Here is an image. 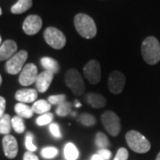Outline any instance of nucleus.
I'll return each instance as SVG.
<instances>
[{"label":"nucleus","mask_w":160,"mask_h":160,"mask_svg":"<svg viewBox=\"0 0 160 160\" xmlns=\"http://www.w3.org/2000/svg\"><path fill=\"white\" fill-rule=\"evenodd\" d=\"M74 25L78 33L84 38L91 39L97 34V28L93 19L85 13H78L74 18Z\"/></svg>","instance_id":"nucleus-1"},{"label":"nucleus","mask_w":160,"mask_h":160,"mask_svg":"<svg viewBox=\"0 0 160 160\" xmlns=\"http://www.w3.org/2000/svg\"><path fill=\"white\" fill-rule=\"evenodd\" d=\"M143 60L149 65H155L160 61V44L154 37H148L142 44Z\"/></svg>","instance_id":"nucleus-2"},{"label":"nucleus","mask_w":160,"mask_h":160,"mask_svg":"<svg viewBox=\"0 0 160 160\" xmlns=\"http://www.w3.org/2000/svg\"><path fill=\"white\" fill-rule=\"evenodd\" d=\"M126 140L130 149L136 153H147L151 147L149 140L135 130L128 132L126 134Z\"/></svg>","instance_id":"nucleus-3"},{"label":"nucleus","mask_w":160,"mask_h":160,"mask_svg":"<svg viewBox=\"0 0 160 160\" xmlns=\"http://www.w3.org/2000/svg\"><path fill=\"white\" fill-rule=\"evenodd\" d=\"M65 84L75 95L81 96L86 91V85L78 70L70 69L65 74Z\"/></svg>","instance_id":"nucleus-4"},{"label":"nucleus","mask_w":160,"mask_h":160,"mask_svg":"<svg viewBox=\"0 0 160 160\" xmlns=\"http://www.w3.org/2000/svg\"><path fill=\"white\" fill-rule=\"evenodd\" d=\"M44 38L47 45L53 49H62L66 45V38L60 29L54 27H48L44 31Z\"/></svg>","instance_id":"nucleus-5"},{"label":"nucleus","mask_w":160,"mask_h":160,"mask_svg":"<svg viewBox=\"0 0 160 160\" xmlns=\"http://www.w3.org/2000/svg\"><path fill=\"white\" fill-rule=\"evenodd\" d=\"M102 123L106 131L109 132L111 136H118L121 130V123L120 118L118 115L113 111H105L102 115Z\"/></svg>","instance_id":"nucleus-6"},{"label":"nucleus","mask_w":160,"mask_h":160,"mask_svg":"<svg viewBox=\"0 0 160 160\" xmlns=\"http://www.w3.org/2000/svg\"><path fill=\"white\" fill-rule=\"evenodd\" d=\"M28 52L21 50L13 54L6 63V70L11 75H16L22 71L28 59Z\"/></svg>","instance_id":"nucleus-7"},{"label":"nucleus","mask_w":160,"mask_h":160,"mask_svg":"<svg viewBox=\"0 0 160 160\" xmlns=\"http://www.w3.org/2000/svg\"><path fill=\"white\" fill-rule=\"evenodd\" d=\"M38 76V70L37 66L33 63H28L24 65L20 72L19 82L23 86H29L34 84Z\"/></svg>","instance_id":"nucleus-8"},{"label":"nucleus","mask_w":160,"mask_h":160,"mask_svg":"<svg viewBox=\"0 0 160 160\" xmlns=\"http://www.w3.org/2000/svg\"><path fill=\"white\" fill-rule=\"evenodd\" d=\"M84 75L92 85L98 84L102 78L101 65L96 60H92L84 67Z\"/></svg>","instance_id":"nucleus-9"},{"label":"nucleus","mask_w":160,"mask_h":160,"mask_svg":"<svg viewBox=\"0 0 160 160\" xmlns=\"http://www.w3.org/2000/svg\"><path fill=\"white\" fill-rule=\"evenodd\" d=\"M126 85V77L121 71L115 70L112 71L109 76L108 87L109 90L113 94H119L124 90Z\"/></svg>","instance_id":"nucleus-10"},{"label":"nucleus","mask_w":160,"mask_h":160,"mask_svg":"<svg viewBox=\"0 0 160 160\" xmlns=\"http://www.w3.org/2000/svg\"><path fill=\"white\" fill-rule=\"evenodd\" d=\"M42 19L38 15L31 14L24 20V22L22 25L23 31L25 34L32 36L37 34L42 28Z\"/></svg>","instance_id":"nucleus-11"},{"label":"nucleus","mask_w":160,"mask_h":160,"mask_svg":"<svg viewBox=\"0 0 160 160\" xmlns=\"http://www.w3.org/2000/svg\"><path fill=\"white\" fill-rule=\"evenodd\" d=\"M4 153L8 158H14L18 154V142L14 136L7 134L2 140Z\"/></svg>","instance_id":"nucleus-12"},{"label":"nucleus","mask_w":160,"mask_h":160,"mask_svg":"<svg viewBox=\"0 0 160 160\" xmlns=\"http://www.w3.org/2000/svg\"><path fill=\"white\" fill-rule=\"evenodd\" d=\"M53 76L54 74L46 70L39 73L35 82L37 91L39 92H45L47 91V89L51 86L52 81L53 79Z\"/></svg>","instance_id":"nucleus-13"},{"label":"nucleus","mask_w":160,"mask_h":160,"mask_svg":"<svg viewBox=\"0 0 160 160\" xmlns=\"http://www.w3.org/2000/svg\"><path fill=\"white\" fill-rule=\"evenodd\" d=\"M17 45L13 40H6L0 46V62L9 60L10 58L16 53Z\"/></svg>","instance_id":"nucleus-14"},{"label":"nucleus","mask_w":160,"mask_h":160,"mask_svg":"<svg viewBox=\"0 0 160 160\" xmlns=\"http://www.w3.org/2000/svg\"><path fill=\"white\" fill-rule=\"evenodd\" d=\"M38 92L37 89H31V88H24L20 89L15 93V99L19 102L22 103H30L34 102L38 98Z\"/></svg>","instance_id":"nucleus-15"},{"label":"nucleus","mask_w":160,"mask_h":160,"mask_svg":"<svg viewBox=\"0 0 160 160\" xmlns=\"http://www.w3.org/2000/svg\"><path fill=\"white\" fill-rule=\"evenodd\" d=\"M86 102L95 109H102L106 104L107 101L102 94L96 92H89L86 96Z\"/></svg>","instance_id":"nucleus-16"},{"label":"nucleus","mask_w":160,"mask_h":160,"mask_svg":"<svg viewBox=\"0 0 160 160\" xmlns=\"http://www.w3.org/2000/svg\"><path fill=\"white\" fill-rule=\"evenodd\" d=\"M41 65L46 71L52 72V74L58 73L60 71V64L56 60L51 57H43L40 61Z\"/></svg>","instance_id":"nucleus-17"},{"label":"nucleus","mask_w":160,"mask_h":160,"mask_svg":"<svg viewBox=\"0 0 160 160\" xmlns=\"http://www.w3.org/2000/svg\"><path fill=\"white\" fill-rule=\"evenodd\" d=\"M14 110H15L17 116L22 118H30L34 114L32 108L29 107L26 103L18 102L14 106Z\"/></svg>","instance_id":"nucleus-18"},{"label":"nucleus","mask_w":160,"mask_h":160,"mask_svg":"<svg viewBox=\"0 0 160 160\" xmlns=\"http://www.w3.org/2000/svg\"><path fill=\"white\" fill-rule=\"evenodd\" d=\"M31 108H32V110H33L34 113L43 115L45 113L49 112V110L52 108V105L46 100L41 99V100H38V101H36L33 103Z\"/></svg>","instance_id":"nucleus-19"},{"label":"nucleus","mask_w":160,"mask_h":160,"mask_svg":"<svg viewBox=\"0 0 160 160\" xmlns=\"http://www.w3.org/2000/svg\"><path fill=\"white\" fill-rule=\"evenodd\" d=\"M32 6V0H18L17 3L11 7V12L13 14H20L28 11Z\"/></svg>","instance_id":"nucleus-20"},{"label":"nucleus","mask_w":160,"mask_h":160,"mask_svg":"<svg viewBox=\"0 0 160 160\" xmlns=\"http://www.w3.org/2000/svg\"><path fill=\"white\" fill-rule=\"evenodd\" d=\"M64 157L66 160H77L79 157V151L74 143L68 142L64 146Z\"/></svg>","instance_id":"nucleus-21"},{"label":"nucleus","mask_w":160,"mask_h":160,"mask_svg":"<svg viewBox=\"0 0 160 160\" xmlns=\"http://www.w3.org/2000/svg\"><path fill=\"white\" fill-rule=\"evenodd\" d=\"M12 129V118L9 114H5L0 118V133L7 135Z\"/></svg>","instance_id":"nucleus-22"},{"label":"nucleus","mask_w":160,"mask_h":160,"mask_svg":"<svg viewBox=\"0 0 160 160\" xmlns=\"http://www.w3.org/2000/svg\"><path fill=\"white\" fill-rule=\"evenodd\" d=\"M95 144L100 149H107L110 145L108 137L102 132H99L96 133V135H95Z\"/></svg>","instance_id":"nucleus-23"},{"label":"nucleus","mask_w":160,"mask_h":160,"mask_svg":"<svg viewBox=\"0 0 160 160\" xmlns=\"http://www.w3.org/2000/svg\"><path fill=\"white\" fill-rule=\"evenodd\" d=\"M12 127L17 133H22L25 131V125L22 118L15 116L12 118Z\"/></svg>","instance_id":"nucleus-24"},{"label":"nucleus","mask_w":160,"mask_h":160,"mask_svg":"<svg viewBox=\"0 0 160 160\" xmlns=\"http://www.w3.org/2000/svg\"><path fill=\"white\" fill-rule=\"evenodd\" d=\"M71 108H72L71 103L66 101L64 102L61 103L60 105H58L57 109H56V114L59 117H66L71 113Z\"/></svg>","instance_id":"nucleus-25"},{"label":"nucleus","mask_w":160,"mask_h":160,"mask_svg":"<svg viewBox=\"0 0 160 160\" xmlns=\"http://www.w3.org/2000/svg\"><path fill=\"white\" fill-rule=\"evenodd\" d=\"M59 154V149L55 147H45L41 150V156L46 159H52Z\"/></svg>","instance_id":"nucleus-26"},{"label":"nucleus","mask_w":160,"mask_h":160,"mask_svg":"<svg viewBox=\"0 0 160 160\" xmlns=\"http://www.w3.org/2000/svg\"><path fill=\"white\" fill-rule=\"evenodd\" d=\"M79 122L85 126H92L96 123V118L89 113H83L80 115Z\"/></svg>","instance_id":"nucleus-27"},{"label":"nucleus","mask_w":160,"mask_h":160,"mask_svg":"<svg viewBox=\"0 0 160 160\" xmlns=\"http://www.w3.org/2000/svg\"><path fill=\"white\" fill-rule=\"evenodd\" d=\"M25 147L28 149V151L30 152H35L38 147L35 145L34 143V134L31 132H28L25 136Z\"/></svg>","instance_id":"nucleus-28"},{"label":"nucleus","mask_w":160,"mask_h":160,"mask_svg":"<svg viewBox=\"0 0 160 160\" xmlns=\"http://www.w3.org/2000/svg\"><path fill=\"white\" fill-rule=\"evenodd\" d=\"M52 120H53V114L51 113V112H48V113L40 115L36 120V123H37L38 126H46L48 124H51Z\"/></svg>","instance_id":"nucleus-29"},{"label":"nucleus","mask_w":160,"mask_h":160,"mask_svg":"<svg viewBox=\"0 0 160 160\" xmlns=\"http://www.w3.org/2000/svg\"><path fill=\"white\" fill-rule=\"evenodd\" d=\"M64 102H66L65 94H56V95H51L48 97V102L51 105H57L58 106Z\"/></svg>","instance_id":"nucleus-30"},{"label":"nucleus","mask_w":160,"mask_h":160,"mask_svg":"<svg viewBox=\"0 0 160 160\" xmlns=\"http://www.w3.org/2000/svg\"><path fill=\"white\" fill-rule=\"evenodd\" d=\"M49 131L53 135V137L57 138V139L62 138V132H61L60 126H59L58 124L51 123L50 126H49Z\"/></svg>","instance_id":"nucleus-31"},{"label":"nucleus","mask_w":160,"mask_h":160,"mask_svg":"<svg viewBox=\"0 0 160 160\" xmlns=\"http://www.w3.org/2000/svg\"><path fill=\"white\" fill-rule=\"evenodd\" d=\"M129 157V153L126 148H120L117 152V155L113 160H127Z\"/></svg>","instance_id":"nucleus-32"},{"label":"nucleus","mask_w":160,"mask_h":160,"mask_svg":"<svg viewBox=\"0 0 160 160\" xmlns=\"http://www.w3.org/2000/svg\"><path fill=\"white\" fill-rule=\"evenodd\" d=\"M97 154L100 155L103 158V160H109L111 158V151L108 149H100Z\"/></svg>","instance_id":"nucleus-33"},{"label":"nucleus","mask_w":160,"mask_h":160,"mask_svg":"<svg viewBox=\"0 0 160 160\" xmlns=\"http://www.w3.org/2000/svg\"><path fill=\"white\" fill-rule=\"evenodd\" d=\"M6 99L2 96H0V118L3 117L5 115L6 111Z\"/></svg>","instance_id":"nucleus-34"},{"label":"nucleus","mask_w":160,"mask_h":160,"mask_svg":"<svg viewBox=\"0 0 160 160\" xmlns=\"http://www.w3.org/2000/svg\"><path fill=\"white\" fill-rule=\"evenodd\" d=\"M23 160H39L37 155H35L33 152L27 151L23 156Z\"/></svg>","instance_id":"nucleus-35"},{"label":"nucleus","mask_w":160,"mask_h":160,"mask_svg":"<svg viewBox=\"0 0 160 160\" xmlns=\"http://www.w3.org/2000/svg\"><path fill=\"white\" fill-rule=\"evenodd\" d=\"M91 160H103V158L99 154H94L92 156Z\"/></svg>","instance_id":"nucleus-36"},{"label":"nucleus","mask_w":160,"mask_h":160,"mask_svg":"<svg viewBox=\"0 0 160 160\" xmlns=\"http://www.w3.org/2000/svg\"><path fill=\"white\" fill-rule=\"evenodd\" d=\"M80 106H81V104L78 102H76V107L78 108V107H80Z\"/></svg>","instance_id":"nucleus-37"},{"label":"nucleus","mask_w":160,"mask_h":160,"mask_svg":"<svg viewBox=\"0 0 160 160\" xmlns=\"http://www.w3.org/2000/svg\"><path fill=\"white\" fill-rule=\"evenodd\" d=\"M156 160H160V152L158 153V155L157 156V158H156Z\"/></svg>","instance_id":"nucleus-38"},{"label":"nucleus","mask_w":160,"mask_h":160,"mask_svg":"<svg viewBox=\"0 0 160 160\" xmlns=\"http://www.w3.org/2000/svg\"><path fill=\"white\" fill-rule=\"evenodd\" d=\"M1 84H2V77H1V75H0V86H1Z\"/></svg>","instance_id":"nucleus-39"},{"label":"nucleus","mask_w":160,"mask_h":160,"mask_svg":"<svg viewBox=\"0 0 160 160\" xmlns=\"http://www.w3.org/2000/svg\"><path fill=\"white\" fill-rule=\"evenodd\" d=\"M2 45V38H1V37H0V46Z\"/></svg>","instance_id":"nucleus-40"},{"label":"nucleus","mask_w":160,"mask_h":160,"mask_svg":"<svg viewBox=\"0 0 160 160\" xmlns=\"http://www.w3.org/2000/svg\"><path fill=\"white\" fill-rule=\"evenodd\" d=\"M2 14V10H1V8H0V15Z\"/></svg>","instance_id":"nucleus-41"},{"label":"nucleus","mask_w":160,"mask_h":160,"mask_svg":"<svg viewBox=\"0 0 160 160\" xmlns=\"http://www.w3.org/2000/svg\"><path fill=\"white\" fill-rule=\"evenodd\" d=\"M65 160H66V159H65Z\"/></svg>","instance_id":"nucleus-42"}]
</instances>
